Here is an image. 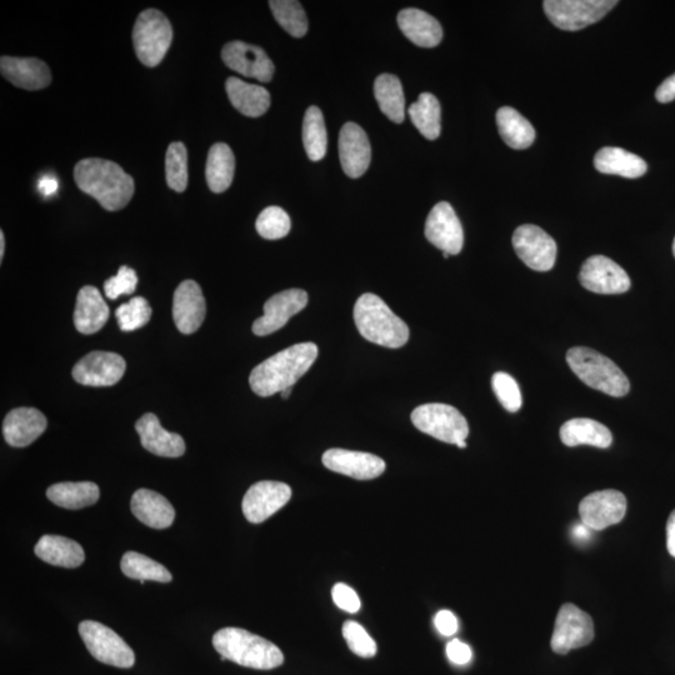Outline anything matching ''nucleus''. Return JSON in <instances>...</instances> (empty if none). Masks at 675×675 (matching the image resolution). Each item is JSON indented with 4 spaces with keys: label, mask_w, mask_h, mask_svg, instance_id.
Listing matches in <instances>:
<instances>
[{
    "label": "nucleus",
    "mask_w": 675,
    "mask_h": 675,
    "mask_svg": "<svg viewBox=\"0 0 675 675\" xmlns=\"http://www.w3.org/2000/svg\"><path fill=\"white\" fill-rule=\"evenodd\" d=\"M425 237L443 253L457 255L462 252L463 227L452 205L440 202L430 210L425 222Z\"/></svg>",
    "instance_id": "16"
},
{
    "label": "nucleus",
    "mask_w": 675,
    "mask_h": 675,
    "mask_svg": "<svg viewBox=\"0 0 675 675\" xmlns=\"http://www.w3.org/2000/svg\"><path fill=\"white\" fill-rule=\"evenodd\" d=\"M513 247L519 259L537 272H548L557 260V243L537 225L524 224L515 229Z\"/></svg>",
    "instance_id": "10"
},
{
    "label": "nucleus",
    "mask_w": 675,
    "mask_h": 675,
    "mask_svg": "<svg viewBox=\"0 0 675 675\" xmlns=\"http://www.w3.org/2000/svg\"><path fill=\"white\" fill-rule=\"evenodd\" d=\"M0 70L5 79L15 87L25 90L47 88L52 82V73L43 60L37 58L7 57L0 59Z\"/></svg>",
    "instance_id": "24"
},
{
    "label": "nucleus",
    "mask_w": 675,
    "mask_h": 675,
    "mask_svg": "<svg viewBox=\"0 0 675 675\" xmlns=\"http://www.w3.org/2000/svg\"><path fill=\"white\" fill-rule=\"evenodd\" d=\"M440 114L442 110H440L439 100L430 93L420 94L417 102L409 107V117L414 127L429 140L439 138L440 130H442Z\"/></svg>",
    "instance_id": "36"
},
{
    "label": "nucleus",
    "mask_w": 675,
    "mask_h": 675,
    "mask_svg": "<svg viewBox=\"0 0 675 675\" xmlns=\"http://www.w3.org/2000/svg\"><path fill=\"white\" fill-rule=\"evenodd\" d=\"M594 167L600 173L629 179L643 177L648 170L647 163L638 155L614 147L600 149L595 154Z\"/></svg>",
    "instance_id": "31"
},
{
    "label": "nucleus",
    "mask_w": 675,
    "mask_h": 675,
    "mask_svg": "<svg viewBox=\"0 0 675 675\" xmlns=\"http://www.w3.org/2000/svg\"><path fill=\"white\" fill-rule=\"evenodd\" d=\"M627 513V498L618 490H600L587 495L579 504V515L585 527L603 530L622 522Z\"/></svg>",
    "instance_id": "13"
},
{
    "label": "nucleus",
    "mask_w": 675,
    "mask_h": 675,
    "mask_svg": "<svg viewBox=\"0 0 675 675\" xmlns=\"http://www.w3.org/2000/svg\"><path fill=\"white\" fill-rule=\"evenodd\" d=\"M322 460L324 467L332 472L358 480L378 478L387 468L377 455L347 449H329Z\"/></svg>",
    "instance_id": "19"
},
{
    "label": "nucleus",
    "mask_w": 675,
    "mask_h": 675,
    "mask_svg": "<svg viewBox=\"0 0 675 675\" xmlns=\"http://www.w3.org/2000/svg\"><path fill=\"white\" fill-rule=\"evenodd\" d=\"M215 650L222 655V660L243 667L270 670L284 663V655L277 645L259 637L248 630L240 628H223L213 637Z\"/></svg>",
    "instance_id": "4"
},
{
    "label": "nucleus",
    "mask_w": 675,
    "mask_h": 675,
    "mask_svg": "<svg viewBox=\"0 0 675 675\" xmlns=\"http://www.w3.org/2000/svg\"><path fill=\"white\" fill-rule=\"evenodd\" d=\"M78 188L98 200L109 212L127 207L134 194V180L117 163L100 158L80 160L74 168Z\"/></svg>",
    "instance_id": "1"
},
{
    "label": "nucleus",
    "mask_w": 675,
    "mask_h": 675,
    "mask_svg": "<svg viewBox=\"0 0 675 675\" xmlns=\"http://www.w3.org/2000/svg\"><path fill=\"white\" fill-rule=\"evenodd\" d=\"M127 363L119 354L92 352L73 368L75 382L87 387H112L123 378Z\"/></svg>",
    "instance_id": "15"
},
{
    "label": "nucleus",
    "mask_w": 675,
    "mask_h": 675,
    "mask_svg": "<svg viewBox=\"0 0 675 675\" xmlns=\"http://www.w3.org/2000/svg\"><path fill=\"white\" fill-rule=\"evenodd\" d=\"M290 218L284 209L268 207L259 214L255 228L260 237L268 240H277L287 237L290 232Z\"/></svg>",
    "instance_id": "42"
},
{
    "label": "nucleus",
    "mask_w": 675,
    "mask_h": 675,
    "mask_svg": "<svg viewBox=\"0 0 675 675\" xmlns=\"http://www.w3.org/2000/svg\"><path fill=\"white\" fill-rule=\"evenodd\" d=\"M120 568L124 575L135 580H152V582L169 583L172 582V574L164 565L155 562V560L145 557L137 552H128L123 555Z\"/></svg>",
    "instance_id": "38"
},
{
    "label": "nucleus",
    "mask_w": 675,
    "mask_h": 675,
    "mask_svg": "<svg viewBox=\"0 0 675 675\" xmlns=\"http://www.w3.org/2000/svg\"><path fill=\"white\" fill-rule=\"evenodd\" d=\"M343 637L349 649L360 658H373L378 652L377 643L367 630L354 620H347L343 624Z\"/></svg>",
    "instance_id": "44"
},
{
    "label": "nucleus",
    "mask_w": 675,
    "mask_h": 675,
    "mask_svg": "<svg viewBox=\"0 0 675 675\" xmlns=\"http://www.w3.org/2000/svg\"><path fill=\"white\" fill-rule=\"evenodd\" d=\"M138 277L135 270L123 265L118 270V274L109 278L104 283V292L109 299H118L122 295H130L137 289Z\"/></svg>",
    "instance_id": "45"
},
{
    "label": "nucleus",
    "mask_w": 675,
    "mask_h": 675,
    "mask_svg": "<svg viewBox=\"0 0 675 675\" xmlns=\"http://www.w3.org/2000/svg\"><path fill=\"white\" fill-rule=\"evenodd\" d=\"M434 623L438 632L444 635V637H452V635L458 632V619L450 610H440L435 615Z\"/></svg>",
    "instance_id": "48"
},
{
    "label": "nucleus",
    "mask_w": 675,
    "mask_h": 675,
    "mask_svg": "<svg viewBox=\"0 0 675 675\" xmlns=\"http://www.w3.org/2000/svg\"><path fill=\"white\" fill-rule=\"evenodd\" d=\"M398 24L405 37L418 47L434 48L442 42V25L423 10L415 8L402 10L398 14Z\"/></svg>",
    "instance_id": "27"
},
{
    "label": "nucleus",
    "mask_w": 675,
    "mask_h": 675,
    "mask_svg": "<svg viewBox=\"0 0 675 675\" xmlns=\"http://www.w3.org/2000/svg\"><path fill=\"white\" fill-rule=\"evenodd\" d=\"M165 175L170 189L183 193L188 187V152L185 145L175 142L169 145L165 155Z\"/></svg>",
    "instance_id": "40"
},
{
    "label": "nucleus",
    "mask_w": 675,
    "mask_h": 675,
    "mask_svg": "<svg viewBox=\"0 0 675 675\" xmlns=\"http://www.w3.org/2000/svg\"><path fill=\"white\" fill-rule=\"evenodd\" d=\"M497 124L500 137L510 148L527 149L534 143L533 125L514 108H500L497 113Z\"/></svg>",
    "instance_id": "34"
},
{
    "label": "nucleus",
    "mask_w": 675,
    "mask_h": 675,
    "mask_svg": "<svg viewBox=\"0 0 675 675\" xmlns=\"http://www.w3.org/2000/svg\"><path fill=\"white\" fill-rule=\"evenodd\" d=\"M222 59L229 69L244 77L254 78L262 83L273 79L275 67L272 59L258 45L235 40L224 45Z\"/></svg>",
    "instance_id": "18"
},
{
    "label": "nucleus",
    "mask_w": 675,
    "mask_h": 675,
    "mask_svg": "<svg viewBox=\"0 0 675 675\" xmlns=\"http://www.w3.org/2000/svg\"><path fill=\"white\" fill-rule=\"evenodd\" d=\"M443 257H444L445 259H447V258H449V254H448V253H443Z\"/></svg>",
    "instance_id": "55"
},
{
    "label": "nucleus",
    "mask_w": 675,
    "mask_h": 675,
    "mask_svg": "<svg viewBox=\"0 0 675 675\" xmlns=\"http://www.w3.org/2000/svg\"><path fill=\"white\" fill-rule=\"evenodd\" d=\"M34 553L43 562L63 568H78L85 560L82 545L60 535H44L35 545Z\"/></svg>",
    "instance_id": "29"
},
{
    "label": "nucleus",
    "mask_w": 675,
    "mask_h": 675,
    "mask_svg": "<svg viewBox=\"0 0 675 675\" xmlns=\"http://www.w3.org/2000/svg\"><path fill=\"white\" fill-rule=\"evenodd\" d=\"M58 187V179L53 177V175H43L39 179L38 190L44 197H50V195L57 193Z\"/></svg>",
    "instance_id": "50"
},
{
    "label": "nucleus",
    "mask_w": 675,
    "mask_h": 675,
    "mask_svg": "<svg viewBox=\"0 0 675 675\" xmlns=\"http://www.w3.org/2000/svg\"><path fill=\"white\" fill-rule=\"evenodd\" d=\"M135 430L143 448L158 457L179 458L185 453L184 439L177 433L165 430L155 414H144L135 424Z\"/></svg>",
    "instance_id": "22"
},
{
    "label": "nucleus",
    "mask_w": 675,
    "mask_h": 675,
    "mask_svg": "<svg viewBox=\"0 0 675 675\" xmlns=\"http://www.w3.org/2000/svg\"><path fill=\"white\" fill-rule=\"evenodd\" d=\"M457 447L462 448V449L467 448V442H460V443L457 444Z\"/></svg>",
    "instance_id": "54"
},
{
    "label": "nucleus",
    "mask_w": 675,
    "mask_h": 675,
    "mask_svg": "<svg viewBox=\"0 0 675 675\" xmlns=\"http://www.w3.org/2000/svg\"><path fill=\"white\" fill-rule=\"evenodd\" d=\"M235 172V158L232 149L225 143L214 144L209 150L207 182L213 193H223L232 185Z\"/></svg>",
    "instance_id": "33"
},
{
    "label": "nucleus",
    "mask_w": 675,
    "mask_h": 675,
    "mask_svg": "<svg viewBox=\"0 0 675 675\" xmlns=\"http://www.w3.org/2000/svg\"><path fill=\"white\" fill-rule=\"evenodd\" d=\"M374 95L380 110L394 123H403L405 98L402 83L393 74H382L375 79Z\"/></svg>",
    "instance_id": "35"
},
{
    "label": "nucleus",
    "mask_w": 675,
    "mask_h": 675,
    "mask_svg": "<svg viewBox=\"0 0 675 675\" xmlns=\"http://www.w3.org/2000/svg\"><path fill=\"white\" fill-rule=\"evenodd\" d=\"M673 254H674V257H675V239H674V243H673Z\"/></svg>",
    "instance_id": "56"
},
{
    "label": "nucleus",
    "mask_w": 675,
    "mask_h": 675,
    "mask_svg": "<svg viewBox=\"0 0 675 675\" xmlns=\"http://www.w3.org/2000/svg\"><path fill=\"white\" fill-rule=\"evenodd\" d=\"M567 363L574 374L588 387L614 398H622L630 390L627 375L603 354L585 347L568 350Z\"/></svg>",
    "instance_id": "5"
},
{
    "label": "nucleus",
    "mask_w": 675,
    "mask_h": 675,
    "mask_svg": "<svg viewBox=\"0 0 675 675\" xmlns=\"http://www.w3.org/2000/svg\"><path fill=\"white\" fill-rule=\"evenodd\" d=\"M275 20L285 32L294 38H302L308 32V19L302 4L295 0H270Z\"/></svg>",
    "instance_id": "39"
},
{
    "label": "nucleus",
    "mask_w": 675,
    "mask_h": 675,
    "mask_svg": "<svg viewBox=\"0 0 675 675\" xmlns=\"http://www.w3.org/2000/svg\"><path fill=\"white\" fill-rule=\"evenodd\" d=\"M132 513L140 522L153 529H167L175 519V509L162 494L149 489H139L130 503Z\"/></svg>",
    "instance_id": "26"
},
{
    "label": "nucleus",
    "mask_w": 675,
    "mask_h": 675,
    "mask_svg": "<svg viewBox=\"0 0 675 675\" xmlns=\"http://www.w3.org/2000/svg\"><path fill=\"white\" fill-rule=\"evenodd\" d=\"M492 387L495 395L510 413L518 412L522 408V393H520L519 384L512 375L504 372H498L493 375Z\"/></svg>",
    "instance_id": "43"
},
{
    "label": "nucleus",
    "mask_w": 675,
    "mask_h": 675,
    "mask_svg": "<svg viewBox=\"0 0 675 675\" xmlns=\"http://www.w3.org/2000/svg\"><path fill=\"white\" fill-rule=\"evenodd\" d=\"M560 439L567 447L592 445L597 448H609L613 435L604 424L588 418L570 419L560 428Z\"/></svg>",
    "instance_id": "30"
},
{
    "label": "nucleus",
    "mask_w": 675,
    "mask_h": 675,
    "mask_svg": "<svg viewBox=\"0 0 675 675\" xmlns=\"http://www.w3.org/2000/svg\"><path fill=\"white\" fill-rule=\"evenodd\" d=\"M173 40L169 19L157 9L139 14L133 28L135 54L145 67H157L167 54Z\"/></svg>",
    "instance_id": "6"
},
{
    "label": "nucleus",
    "mask_w": 675,
    "mask_h": 675,
    "mask_svg": "<svg viewBox=\"0 0 675 675\" xmlns=\"http://www.w3.org/2000/svg\"><path fill=\"white\" fill-rule=\"evenodd\" d=\"M339 157L348 177L360 178L367 172L372 159V148L367 133L358 124L347 123L340 130Z\"/></svg>",
    "instance_id": "21"
},
{
    "label": "nucleus",
    "mask_w": 675,
    "mask_h": 675,
    "mask_svg": "<svg viewBox=\"0 0 675 675\" xmlns=\"http://www.w3.org/2000/svg\"><path fill=\"white\" fill-rule=\"evenodd\" d=\"M447 655L450 662L458 665L468 664L472 659V649L468 644L453 639L447 644Z\"/></svg>",
    "instance_id": "47"
},
{
    "label": "nucleus",
    "mask_w": 675,
    "mask_h": 675,
    "mask_svg": "<svg viewBox=\"0 0 675 675\" xmlns=\"http://www.w3.org/2000/svg\"><path fill=\"white\" fill-rule=\"evenodd\" d=\"M99 487L92 482H65L52 485L47 490L50 502L65 509H82L98 502Z\"/></svg>",
    "instance_id": "32"
},
{
    "label": "nucleus",
    "mask_w": 675,
    "mask_h": 675,
    "mask_svg": "<svg viewBox=\"0 0 675 675\" xmlns=\"http://www.w3.org/2000/svg\"><path fill=\"white\" fill-rule=\"evenodd\" d=\"M332 597L337 607L350 614L359 612L360 605H362L360 604V599L358 594L354 592V589L344 583L334 585Z\"/></svg>",
    "instance_id": "46"
},
{
    "label": "nucleus",
    "mask_w": 675,
    "mask_h": 675,
    "mask_svg": "<svg viewBox=\"0 0 675 675\" xmlns=\"http://www.w3.org/2000/svg\"><path fill=\"white\" fill-rule=\"evenodd\" d=\"M5 252V237L4 233L0 232V260H3Z\"/></svg>",
    "instance_id": "52"
},
{
    "label": "nucleus",
    "mask_w": 675,
    "mask_h": 675,
    "mask_svg": "<svg viewBox=\"0 0 675 675\" xmlns=\"http://www.w3.org/2000/svg\"><path fill=\"white\" fill-rule=\"evenodd\" d=\"M303 144L305 153L313 162L322 160L327 154V128H325L322 110L314 105L308 108L304 115Z\"/></svg>",
    "instance_id": "37"
},
{
    "label": "nucleus",
    "mask_w": 675,
    "mask_h": 675,
    "mask_svg": "<svg viewBox=\"0 0 675 675\" xmlns=\"http://www.w3.org/2000/svg\"><path fill=\"white\" fill-rule=\"evenodd\" d=\"M594 624L590 615L574 604H564L559 609L552 637V649L557 654L585 647L593 642Z\"/></svg>",
    "instance_id": "11"
},
{
    "label": "nucleus",
    "mask_w": 675,
    "mask_h": 675,
    "mask_svg": "<svg viewBox=\"0 0 675 675\" xmlns=\"http://www.w3.org/2000/svg\"><path fill=\"white\" fill-rule=\"evenodd\" d=\"M655 98L659 103L667 104L675 100V73L659 85Z\"/></svg>",
    "instance_id": "49"
},
{
    "label": "nucleus",
    "mask_w": 675,
    "mask_h": 675,
    "mask_svg": "<svg viewBox=\"0 0 675 675\" xmlns=\"http://www.w3.org/2000/svg\"><path fill=\"white\" fill-rule=\"evenodd\" d=\"M318 353V347L314 343H300L272 355L252 370L249 377L250 388L263 398L293 388L307 374L317 360Z\"/></svg>",
    "instance_id": "2"
},
{
    "label": "nucleus",
    "mask_w": 675,
    "mask_h": 675,
    "mask_svg": "<svg viewBox=\"0 0 675 675\" xmlns=\"http://www.w3.org/2000/svg\"><path fill=\"white\" fill-rule=\"evenodd\" d=\"M292 498L288 484L263 480L255 483L245 493L242 509L248 522L259 524L272 517Z\"/></svg>",
    "instance_id": "14"
},
{
    "label": "nucleus",
    "mask_w": 675,
    "mask_h": 675,
    "mask_svg": "<svg viewBox=\"0 0 675 675\" xmlns=\"http://www.w3.org/2000/svg\"><path fill=\"white\" fill-rule=\"evenodd\" d=\"M617 0H545L544 12L555 27L575 32L599 22Z\"/></svg>",
    "instance_id": "8"
},
{
    "label": "nucleus",
    "mask_w": 675,
    "mask_h": 675,
    "mask_svg": "<svg viewBox=\"0 0 675 675\" xmlns=\"http://www.w3.org/2000/svg\"><path fill=\"white\" fill-rule=\"evenodd\" d=\"M308 304V293L303 289H288L273 295L264 304V315L253 323V333L258 337L282 329L289 319L302 312Z\"/></svg>",
    "instance_id": "17"
},
{
    "label": "nucleus",
    "mask_w": 675,
    "mask_h": 675,
    "mask_svg": "<svg viewBox=\"0 0 675 675\" xmlns=\"http://www.w3.org/2000/svg\"><path fill=\"white\" fill-rule=\"evenodd\" d=\"M414 427L440 442L455 444L465 442L469 435L467 419L458 409L448 404H423L410 415Z\"/></svg>",
    "instance_id": "7"
},
{
    "label": "nucleus",
    "mask_w": 675,
    "mask_h": 675,
    "mask_svg": "<svg viewBox=\"0 0 675 675\" xmlns=\"http://www.w3.org/2000/svg\"><path fill=\"white\" fill-rule=\"evenodd\" d=\"M579 280L585 289L597 294H623L632 285L627 272L604 255H593L585 260Z\"/></svg>",
    "instance_id": "12"
},
{
    "label": "nucleus",
    "mask_w": 675,
    "mask_h": 675,
    "mask_svg": "<svg viewBox=\"0 0 675 675\" xmlns=\"http://www.w3.org/2000/svg\"><path fill=\"white\" fill-rule=\"evenodd\" d=\"M207 314V304L202 292L194 280L180 283L174 292L173 319L180 333L193 334L203 324Z\"/></svg>",
    "instance_id": "20"
},
{
    "label": "nucleus",
    "mask_w": 675,
    "mask_h": 675,
    "mask_svg": "<svg viewBox=\"0 0 675 675\" xmlns=\"http://www.w3.org/2000/svg\"><path fill=\"white\" fill-rule=\"evenodd\" d=\"M228 98L239 113L250 118H258L268 112L270 94L260 85L243 82L242 79L230 77L225 82Z\"/></svg>",
    "instance_id": "28"
},
{
    "label": "nucleus",
    "mask_w": 675,
    "mask_h": 675,
    "mask_svg": "<svg viewBox=\"0 0 675 675\" xmlns=\"http://www.w3.org/2000/svg\"><path fill=\"white\" fill-rule=\"evenodd\" d=\"M109 307L99 290L85 285L79 290L74 310V325L79 333L90 335L99 332L108 322Z\"/></svg>",
    "instance_id": "25"
},
{
    "label": "nucleus",
    "mask_w": 675,
    "mask_h": 675,
    "mask_svg": "<svg viewBox=\"0 0 675 675\" xmlns=\"http://www.w3.org/2000/svg\"><path fill=\"white\" fill-rule=\"evenodd\" d=\"M150 317H152V307L143 297H134L115 310V318L123 332H134V330L143 328L145 324H148Z\"/></svg>",
    "instance_id": "41"
},
{
    "label": "nucleus",
    "mask_w": 675,
    "mask_h": 675,
    "mask_svg": "<svg viewBox=\"0 0 675 675\" xmlns=\"http://www.w3.org/2000/svg\"><path fill=\"white\" fill-rule=\"evenodd\" d=\"M47 424V418L38 409H13L3 423L5 442L15 448L28 447L45 432Z\"/></svg>",
    "instance_id": "23"
},
{
    "label": "nucleus",
    "mask_w": 675,
    "mask_h": 675,
    "mask_svg": "<svg viewBox=\"0 0 675 675\" xmlns=\"http://www.w3.org/2000/svg\"><path fill=\"white\" fill-rule=\"evenodd\" d=\"M292 390H293V388H288V389L283 390V392H282V398H283L284 400H285V399H288L290 393H292Z\"/></svg>",
    "instance_id": "53"
},
{
    "label": "nucleus",
    "mask_w": 675,
    "mask_h": 675,
    "mask_svg": "<svg viewBox=\"0 0 675 675\" xmlns=\"http://www.w3.org/2000/svg\"><path fill=\"white\" fill-rule=\"evenodd\" d=\"M667 548L669 554L675 558V510L670 514L667 523Z\"/></svg>",
    "instance_id": "51"
},
{
    "label": "nucleus",
    "mask_w": 675,
    "mask_h": 675,
    "mask_svg": "<svg viewBox=\"0 0 675 675\" xmlns=\"http://www.w3.org/2000/svg\"><path fill=\"white\" fill-rule=\"evenodd\" d=\"M79 634L89 653L99 662L117 668H132L135 654L124 639L114 630L94 620H84L79 624Z\"/></svg>",
    "instance_id": "9"
},
{
    "label": "nucleus",
    "mask_w": 675,
    "mask_h": 675,
    "mask_svg": "<svg viewBox=\"0 0 675 675\" xmlns=\"http://www.w3.org/2000/svg\"><path fill=\"white\" fill-rule=\"evenodd\" d=\"M354 322L360 335L380 347L398 349L409 340V327L378 295L367 293L354 305Z\"/></svg>",
    "instance_id": "3"
}]
</instances>
